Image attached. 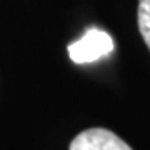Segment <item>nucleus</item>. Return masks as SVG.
<instances>
[{
	"mask_svg": "<svg viewBox=\"0 0 150 150\" xmlns=\"http://www.w3.org/2000/svg\"><path fill=\"white\" fill-rule=\"evenodd\" d=\"M113 40L107 32L98 28H88L79 40L69 45V57L75 64H92L113 52Z\"/></svg>",
	"mask_w": 150,
	"mask_h": 150,
	"instance_id": "1",
	"label": "nucleus"
},
{
	"mask_svg": "<svg viewBox=\"0 0 150 150\" xmlns=\"http://www.w3.org/2000/svg\"><path fill=\"white\" fill-rule=\"evenodd\" d=\"M69 150H132L120 137L105 129L83 130L72 140Z\"/></svg>",
	"mask_w": 150,
	"mask_h": 150,
	"instance_id": "2",
	"label": "nucleus"
},
{
	"mask_svg": "<svg viewBox=\"0 0 150 150\" xmlns=\"http://www.w3.org/2000/svg\"><path fill=\"white\" fill-rule=\"evenodd\" d=\"M139 30L150 48V0H140L139 4Z\"/></svg>",
	"mask_w": 150,
	"mask_h": 150,
	"instance_id": "3",
	"label": "nucleus"
}]
</instances>
